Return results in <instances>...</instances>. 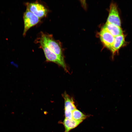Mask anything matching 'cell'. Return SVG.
<instances>
[{"label": "cell", "instance_id": "cell-1", "mask_svg": "<svg viewBox=\"0 0 132 132\" xmlns=\"http://www.w3.org/2000/svg\"><path fill=\"white\" fill-rule=\"evenodd\" d=\"M40 42L45 45L61 59L64 60L62 49L60 44L51 35L42 33Z\"/></svg>", "mask_w": 132, "mask_h": 132}, {"label": "cell", "instance_id": "cell-2", "mask_svg": "<svg viewBox=\"0 0 132 132\" xmlns=\"http://www.w3.org/2000/svg\"><path fill=\"white\" fill-rule=\"evenodd\" d=\"M40 43L41 47L43 50L46 61L55 63L62 67L66 72H68L64 60L61 59L45 45Z\"/></svg>", "mask_w": 132, "mask_h": 132}, {"label": "cell", "instance_id": "cell-3", "mask_svg": "<svg viewBox=\"0 0 132 132\" xmlns=\"http://www.w3.org/2000/svg\"><path fill=\"white\" fill-rule=\"evenodd\" d=\"M23 19L24 28L23 35L24 36L29 29L39 22L40 19L31 12L26 10L23 14Z\"/></svg>", "mask_w": 132, "mask_h": 132}, {"label": "cell", "instance_id": "cell-4", "mask_svg": "<svg viewBox=\"0 0 132 132\" xmlns=\"http://www.w3.org/2000/svg\"><path fill=\"white\" fill-rule=\"evenodd\" d=\"M26 10L33 13L40 19L45 17L47 10L42 4L37 3L27 2Z\"/></svg>", "mask_w": 132, "mask_h": 132}, {"label": "cell", "instance_id": "cell-5", "mask_svg": "<svg viewBox=\"0 0 132 132\" xmlns=\"http://www.w3.org/2000/svg\"><path fill=\"white\" fill-rule=\"evenodd\" d=\"M107 22L121 27V21L117 6L114 3H111L110 5L109 15Z\"/></svg>", "mask_w": 132, "mask_h": 132}, {"label": "cell", "instance_id": "cell-6", "mask_svg": "<svg viewBox=\"0 0 132 132\" xmlns=\"http://www.w3.org/2000/svg\"><path fill=\"white\" fill-rule=\"evenodd\" d=\"M100 40L104 46L110 50L114 41V37L103 28L99 33Z\"/></svg>", "mask_w": 132, "mask_h": 132}, {"label": "cell", "instance_id": "cell-7", "mask_svg": "<svg viewBox=\"0 0 132 132\" xmlns=\"http://www.w3.org/2000/svg\"><path fill=\"white\" fill-rule=\"evenodd\" d=\"M125 43V37L123 34L114 37L113 43L110 50L113 56Z\"/></svg>", "mask_w": 132, "mask_h": 132}, {"label": "cell", "instance_id": "cell-8", "mask_svg": "<svg viewBox=\"0 0 132 132\" xmlns=\"http://www.w3.org/2000/svg\"><path fill=\"white\" fill-rule=\"evenodd\" d=\"M62 96L64 100L65 110L72 111L76 109L74 100L66 92H64Z\"/></svg>", "mask_w": 132, "mask_h": 132}, {"label": "cell", "instance_id": "cell-9", "mask_svg": "<svg viewBox=\"0 0 132 132\" xmlns=\"http://www.w3.org/2000/svg\"><path fill=\"white\" fill-rule=\"evenodd\" d=\"M102 28L106 30L114 37L123 34L121 27L107 22Z\"/></svg>", "mask_w": 132, "mask_h": 132}, {"label": "cell", "instance_id": "cell-10", "mask_svg": "<svg viewBox=\"0 0 132 132\" xmlns=\"http://www.w3.org/2000/svg\"><path fill=\"white\" fill-rule=\"evenodd\" d=\"M83 121H77L73 119H69L65 118L63 122L65 128V132H69L81 123Z\"/></svg>", "mask_w": 132, "mask_h": 132}, {"label": "cell", "instance_id": "cell-11", "mask_svg": "<svg viewBox=\"0 0 132 132\" xmlns=\"http://www.w3.org/2000/svg\"><path fill=\"white\" fill-rule=\"evenodd\" d=\"M73 119L77 121H83L88 117V116L84 114L81 111L76 109L72 111Z\"/></svg>", "mask_w": 132, "mask_h": 132}]
</instances>
